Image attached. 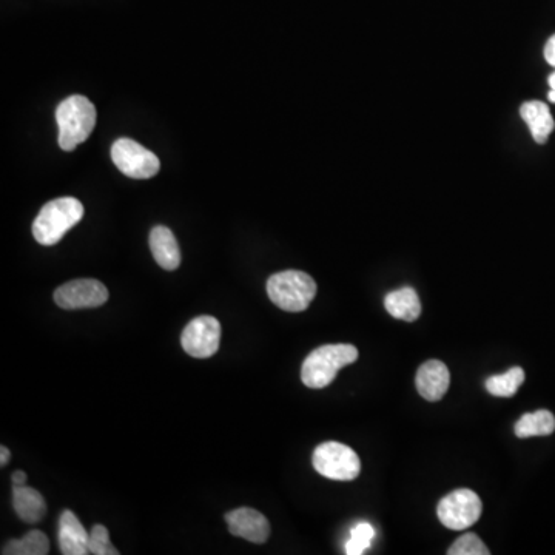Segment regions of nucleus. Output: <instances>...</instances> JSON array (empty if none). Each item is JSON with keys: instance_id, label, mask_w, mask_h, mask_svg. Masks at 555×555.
Returning <instances> with one entry per match:
<instances>
[{"instance_id": "f257e3e1", "label": "nucleus", "mask_w": 555, "mask_h": 555, "mask_svg": "<svg viewBox=\"0 0 555 555\" xmlns=\"http://www.w3.org/2000/svg\"><path fill=\"white\" fill-rule=\"evenodd\" d=\"M84 218V206L76 198L53 199L33 222V235L42 246L58 244Z\"/></svg>"}, {"instance_id": "f03ea898", "label": "nucleus", "mask_w": 555, "mask_h": 555, "mask_svg": "<svg viewBox=\"0 0 555 555\" xmlns=\"http://www.w3.org/2000/svg\"><path fill=\"white\" fill-rule=\"evenodd\" d=\"M96 108L85 96L74 95L59 104L56 121L59 125V145L65 152H73L90 138L96 125Z\"/></svg>"}, {"instance_id": "7ed1b4c3", "label": "nucleus", "mask_w": 555, "mask_h": 555, "mask_svg": "<svg viewBox=\"0 0 555 555\" xmlns=\"http://www.w3.org/2000/svg\"><path fill=\"white\" fill-rule=\"evenodd\" d=\"M358 360V349L352 344H327L310 352L301 367V380L310 389L329 386L343 367Z\"/></svg>"}, {"instance_id": "20e7f679", "label": "nucleus", "mask_w": 555, "mask_h": 555, "mask_svg": "<svg viewBox=\"0 0 555 555\" xmlns=\"http://www.w3.org/2000/svg\"><path fill=\"white\" fill-rule=\"evenodd\" d=\"M267 293L275 306L286 312H303L317 296V283L300 270L275 273L267 281Z\"/></svg>"}, {"instance_id": "39448f33", "label": "nucleus", "mask_w": 555, "mask_h": 555, "mask_svg": "<svg viewBox=\"0 0 555 555\" xmlns=\"http://www.w3.org/2000/svg\"><path fill=\"white\" fill-rule=\"evenodd\" d=\"M312 463L318 474L330 480H355L361 471V461L357 452L338 441L320 444L313 452Z\"/></svg>"}, {"instance_id": "423d86ee", "label": "nucleus", "mask_w": 555, "mask_h": 555, "mask_svg": "<svg viewBox=\"0 0 555 555\" xmlns=\"http://www.w3.org/2000/svg\"><path fill=\"white\" fill-rule=\"evenodd\" d=\"M111 159L128 178L150 179L161 169V162L155 153L128 138L118 139L113 144Z\"/></svg>"}, {"instance_id": "0eeeda50", "label": "nucleus", "mask_w": 555, "mask_h": 555, "mask_svg": "<svg viewBox=\"0 0 555 555\" xmlns=\"http://www.w3.org/2000/svg\"><path fill=\"white\" fill-rule=\"evenodd\" d=\"M483 505L480 497L471 489H457L438 503L440 522L452 531H463L478 522Z\"/></svg>"}, {"instance_id": "6e6552de", "label": "nucleus", "mask_w": 555, "mask_h": 555, "mask_svg": "<svg viewBox=\"0 0 555 555\" xmlns=\"http://www.w3.org/2000/svg\"><path fill=\"white\" fill-rule=\"evenodd\" d=\"M221 324L215 317L202 315L190 321L182 332L181 344L193 358H210L219 349Z\"/></svg>"}, {"instance_id": "1a4fd4ad", "label": "nucleus", "mask_w": 555, "mask_h": 555, "mask_svg": "<svg viewBox=\"0 0 555 555\" xmlns=\"http://www.w3.org/2000/svg\"><path fill=\"white\" fill-rule=\"evenodd\" d=\"M54 301L61 309H95L108 301V290L98 280H74L54 290Z\"/></svg>"}, {"instance_id": "9d476101", "label": "nucleus", "mask_w": 555, "mask_h": 555, "mask_svg": "<svg viewBox=\"0 0 555 555\" xmlns=\"http://www.w3.org/2000/svg\"><path fill=\"white\" fill-rule=\"evenodd\" d=\"M226 522L233 535L256 543V545H263L269 539V520L255 509L239 508L227 512Z\"/></svg>"}, {"instance_id": "9b49d317", "label": "nucleus", "mask_w": 555, "mask_h": 555, "mask_svg": "<svg viewBox=\"0 0 555 555\" xmlns=\"http://www.w3.org/2000/svg\"><path fill=\"white\" fill-rule=\"evenodd\" d=\"M451 374L446 364L431 360L421 364L417 372V389L428 401H440L448 392Z\"/></svg>"}, {"instance_id": "f8f14e48", "label": "nucleus", "mask_w": 555, "mask_h": 555, "mask_svg": "<svg viewBox=\"0 0 555 555\" xmlns=\"http://www.w3.org/2000/svg\"><path fill=\"white\" fill-rule=\"evenodd\" d=\"M90 534L85 531L79 518L71 511L62 512L59 518V546L64 555H87Z\"/></svg>"}, {"instance_id": "ddd939ff", "label": "nucleus", "mask_w": 555, "mask_h": 555, "mask_svg": "<svg viewBox=\"0 0 555 555\" xmlns=\"http://www.w3.org/2000/svg\"><path fill=\"white\" fill-rule=\"evenodd\" d=\"M150 250L156 263L165 270H176L181 264V250L172 230L164 226L150 232Z\"/></svg>"}, {"instance_id": "4468645a", "label": "nucleus", "mask_w": 555, "mask_h": 555, "mask_svg": "<svg viewBox=\"0 0 555 555\" xmlns=\"http://www.w3.org/2000/svg\"><path fill=\"white\" fill-rule=\"evenodd\" d=\"M520 116L528 124L532 138L537 144H546L554 132L555 121L545 102L529 101L520 107Z\"/></svg>"}, {"instance_id": "2eb2a0df", "label": "nucleus", "mask_w": 555, "mask_h": 555, "mask_svg": "<svg viewBox=\"0 0 555 555\" xmlns=\"http://www.w3.org/2000/svg\"><path fill=\"white\" fill-rule=\"evenodd\" d=\"M13 506L17 517L21 518L22 522L31 523V525L41 522L47 514V505H45L41 492L25 485L14 486Z\"/></svg>"}, {"instance_id": "dca6fc26", "label": "nucleus", "mask_w": 555, "mask_h": 555, "mask_svg": "<svg viewBox=\"0 0 555 555\" xmlns=\"http://www.w3.org/2000/svg\"><path fill=\"white\" fill-rule=\"evenodd\" d=\"M384 307L392 317L407 321V323L418 320L421 313L420 298L411 287H403V289L387 293L384 298Z\"/></svg>"}, {"instance_id": "f3484780", "label": "nucleus", "mask_w": 555, "mask_h": 555, "mask_svg": "<svg viewBox=\"0 0 555 555\" xmlns=\"http://www.w3.org/2000/svg\"><path fill=\"white\" fill-rule=\"evenodd\" d=\"M555 417L549 411H537L525 414L515 424V435L518 438L546 437L554 434Z\"/></svg>"}, {"instance_id": "a211bd4d", "label": "nucleus", "mask_w": 555, "mask_h": 555, "mask_svg": "<svg viewBox=\"0 0 555 555\" xmlns=\"http://www.w3.org/2000/svg\"><path fill=\"white\" fill-rule=\"evenodd\" d=\"M50 552V542L44 532H27L22 539L10 540L2 549L4 555H47Z\"/></svg>"}, {"instance_id": "6ab92c4d", "label": "nucleus", "mask_w": 555, "mask_h": 555, "mask_svg": "<svg viewBox=\"0 0 555 555\" xmlns=\"http://www.w3.org/2000/svg\"><path fill=\"white\" fill-rule=\"evenodd\" d=\"M525 370L522 367H512L506 374L494 375L486 380V389L494 397L511 398L517 394L518 387L525 381Z\"/></svg>"}, {"instance_id": "aec40b11", "label": "nucleus", "mask_w": 555, "mask_h": 555, "mask_svg": "<svg viewBox=\"0 0 555 555\" xmlns=\"http://www.w3.org/2000/svg\"><path fill=\"white\" fill-rule=\"evenodd\" d=\"M375 529L370 523L361 522L350 531V539L346 543L347 555H361L370 548L374 540Z\"/></svg>"}, {"instance_id": "412c9836", "label": "nucleus", "mask_w": 555, "mask_h": 555, "mask_svg": "<svg viewBox=\"0 0 555 555\" xmlns=\"http://www.w3.org/2000/svg\"><path fill=\"white\" fill-rule=\"evenodd\" d=\"M88 549L90 554L95 555H119L118 549L111 545L110 532L102 525H95L91 529Z\"/></svg>"}, {"instance_id": "4be33fe9", "label": "nucleus", "mask_w": 555, "mask_h": 555, "mask_svg": "<svg viewBox=\"0 0 555 555\" xmlns=\"http://www.w3.org/2000/svg\"><path fill=\"white\" fill-rule=\"evenodd\" d=\"M449 555H489L488 546L475 534H465L449 548Z\"/></svg>"}, {"instance_id": "5701e85b", "label": "nucleus", "mask_w": 555, "mask_h": 555, "mask_svg": "<svg viewBox=\"0 0 555 555\" xmlns=\"http://www.w3.org/2000/svg\"><path fill=\"white\" fill-rule=\"evenodd\" d=\"M545 59L549 65L555 68V34L549 37V41L545 45Z\"/></svg>"}, {"instance_id": "b1692460", "label": "nucleus", "mask_w": 555, "mask_h": 555, "mask_svg": "<svg viewBox=\"0 0 555 555\" xmlns=\"http://www.w3.org/2000/svg\"><path fill=\"white\" fill-rule=\"evenodd\" d=\"M13 485L14 486H22L27 483V474L24 471H16L13 474Z\"/></svg>"}, {"instance_id": "393cba45", "label": "nucleus", "mask_w": 555, "mask_h": 555, "mask_svg": "<svg viewBox=\"0 0 555 555\" xmlns=\"http://www.w3.org/2000/svg\"><path fill=\"white\" fill-rule=\"evenodd\" d=\"M548 82L549 87H551V91L548 93V99L552 104H555V71L549 76Z\"/></svg>"}, {"instance_id": "a878e982", "label": "nucleus", "mask_w": 555, "mask_h": 555, "mask_svg": "<svg viewBox=\"0 0 555 555\" xmlns=\"http://www.w3.org/2000/svg\"><path fill=\"white\" fill-rule=\"evenodd\" d=\"M8 461H10V451L5 446H2L0 448V466L8 465Z\"/></svg>"}]
</instances>
